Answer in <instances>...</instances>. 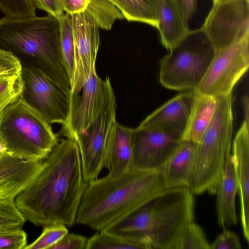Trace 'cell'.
<instances>
[{"label": "cell", "instance_id": "obj_1", "mask_svg": "<svg viewBox=\"0 0 249 249\" xmlns=\"http://www.w3.org/2000/svg\"><path fill=\"white\" fill-rule=\"evenodd\" d=\"M42 164L37 178L15 198L16 205L26 220L36 226H72L88 184L76 142L61 140Z\"/></svg>", "mask_w": 249, "mask_h": 249}, {"label": "cell", "instance_id": "obj_2", "mask_svg": "<svg viewBox=\"0 0 249 249\" xmlns=\"http://www.w3.org/2000/svg\"><path fill=\"white\" fill-rule=\"evenodd\" d=\"M160 172L131 168L88 183L76 223L100 231L142 207L165 191Z\"/></svg>", "mask_w": 249, "mask_h": 249}, {"label": "cell", "instance_id": "obj_3", "mask_svg": "<svg viewBox=\"0 0 249 249\" xmlns=\"http://www.w3.org/2000/svg\"><path fill=\"white\" fill-rule=\"evenodd\" d=\"M0 49L14 55L22 68L39 69L70 91L58 18L49 14L44 17L5 16L0 19Z\"/></svg>", "mask_w": 249, "mask_h": 249}, {"label": "cell", "instance_id": "obj_4", "mask_svg": "<svg viewBox=\"0 0 249 249\" xmlns=\"http://www.w3.org/2000/svg\"><path fill=\"white\" fill-rule=\"evenodd\" d=\"M194 194L185 187L166 189L104 231L145 242L151 249H176L183 229L194 220Z\"/></svg>", "mask_w": 249, "mask_h": 249}, {"label": "cell", "instance_id": "obj_5", "mask_svg": "<svg viewBox=\"0 0 249 249\" xmlns=\"http://www.w3.org/2000/svg\"><path fill=\"white\" fill-rule=\"evenodd\" d=\"M213 119L197 143L189 188L194 194L215 193L233 132L231 93L215 97Z\"/></svg>", "mask_w": 249, "mask_h": 249}, {"label": "cell", "instance_id": "obj_6", "mask_svg": "<svg viewBox=\"0 0 249 249\" xmlns=\"http://www.w3.org/2000/svg\"><path fill=\"white\" fill-rule=\"evenodd\" d=\"M0 141L14 157L42 161L59 140L51 124L19 98L0 113Z\"/></svg>", "mask_w": 249, "mask_h": 249}, {"label": "cell", "instance_id": "obj_7", "mask_svg": "<svg viewBox=\"0 0 249 249\" xmlns=\"http://www.w3.org/2000/svg\"><path fill=\"white\" fill-rule=\"evenodd\" d=\"M160 60V81L167 89L195 90L204 77L216 50L201 28L190 30Z\"/></svg>", "mask_w": 249, "mask_h": 249}, {"label": "cell", "instance_id": "obj_8", "mask_svg": "<svg viewBox=\"0 0 249 249\" xmlns=\"http://www.w3.org/2000/svg\"><path fill=\"white\" fill-rule=\"evenodd\" d=\"M20 98L49 124H64L69 112L71 93L39 69L22 67Z\"/></svg>", "mask_w": 249, "mask_h": 249}, {"label": "cell", "instance_id": "obj_9", "mask_svg": "<svg viewBox=\"0 0 249 249\" xmlns=\"http://www.w3.org/2000/svg\"><path fill=\"white\" fill-rule=\"evenodd\" d=\"M249 66V36L217 50L196 92L216 97L231 93Z\"/></svg>", "mask_w": 249, "mask_h": 249}, {"label": "cell", "instance_id": "obj_10", "mask_svg": "<svg viewBox=\"0 0 249 249\" xmlns=\"http://www.w3.org/2000/svg\"><path fill=\"white\" fill-rule=\"evenodd\" d=\"M183 134L140 124L132 129L131 168L160 172L183 140Z\"/></svg>", "mask_w": 249, "mask_h": 249}, {"label": "cell", "instance_id": "obj_11", "mask_svg": "<svg viewBox=\"0 0 249 249\" xmlns=\"http://www.w3.org/2000/svg\"><path fill=\"white\" fill-rule=\"evenodd\" d=\"M116 107L115 95L111 87L96 119L87 129L73 139L79 150L84 179L88 183L96 179L105 167L106 145L111 128L116 121Z\"/></svg>", "mask_w": 249, "mask_h": 249}, {"label": "cell", "instance_id": "obj_12", "mask_svg": "<svg viewBox=\"0 0 249 249\" xmlns=\"http://www.w3.org/2000/svg\"><path fill=\"white\" fill-rule=\"evenodd\" d=\"M201 28L216 51L249 36V0L213 4Z\"/></svg>", "mask_w": 249, "mask_h": 249}, {"label": "cell", "instance_id": "obj_13", "mask_svg": "<svg viewBox=\"0 0 249 249\" xmlns=\"http://www.w3.org/2000/svg\"><path fill=\"white\" fill-rule=\"evenodd\" d=\"M75 58L70 82V93L79 92L86 81L96 70L100 46V29L95 17L89 11L71 15Z\"/></svg>", "mask_w": 249, "mask_h": 249}, {"label": "cell", "instance_id": "obj_14", "mask_svg": "<svg viewBox=\"0 0 249 249\" xmlns=\"http://www.w3.org/2000/svg\"><path fill=\"white\" fill-rule=\"evenodd\" d=\"M108 77L102 79L94 70L85 83L79 92L71 94L68 117L62 125L59 134L73 139L87 129L102 110L110 88Z\"/></svg>", "mask_w": 249, "mask_h": 249}, {"label": "cell", "instance_id": "obj_15", "mask_svg": "<svg viewBox=\"0 0 249 249\" xmlns=\"http://www.w3.org/2000/svg\"><path fill=\"white\" fill-rule=\"evenodd\" d=\"M231 161L238 185L240 220L243 235L249 242V118H245L232 144Z\"/></svg>", "mask_w": 249, "mask_h": 249}, {"label": "cell", "instance_id": "obj_16", "mask_svg": "<svg viewBox=\"0 0 249 249\" xmlns=\"http://www.w3.org/2000/svg\"><path fill=\"white\" fill-rule=\"evenodd\" d=\"M42 160L14 157L7 151L0 156V198L15 199L37 178Z\"/></svg>", "mask_w": 249, "mask_h": 249}, {"label": "cell", "instance_id": "obj_17", "mask_svg": "<svg viewBox=\"0 0 249 249\" xmlns=\"http://www.w3.org/2000/svg\"><path fill=\"white\" fill-rule=\"evenodd\" d=\"M195 98V90L182 92L147 116L141 124L184 134L193 110Z\"/></svg>", "mask_w": 249, "mask_h": 249}, {"label": "cell", "instance_id": "obj_18", "mask_svg": "<svg viewBox=\"0 0 249 249\" xmlns=\"http://www.w3.org/2000/svg\"><path fill=\"white\" fill-rule=\"evenodd\" d=\"M132 129L117 121L112 126L105 150V167L108 169L107 175L118 176L131 169Z\"/></svg>", "mask_w": 249, "mask_h": 249}, {"label": "cell", "instance_id": "obj_19", "mask_svg": "<svg viewBox=\"0 0 249 249\" xmlns=\"http://www.w3.org/2000/svg\"><path fill=\"white\" fill-rule=\"evenodd\" d=\"M157 16L156 28L162 44L168 50L188 34V21L178 0H158Z\"/></svg>", "mask_w": 249, "mask_h": 249}, {"label": "cell", "instance_id": "obj_20", "mask_svg": "<svg viewBox=\"0 0 249 249\" xmlns=\"http://www.w3.org/2000/svg\"><path fill=\"white\" fill-rule=\"evenodd\" d=\"M231 150L227 155L224 168L218 181L216 211L219 226L226 228L236 225L238 219L235 208V198L238 185L231 158Z\"/></svg>", "mask_w": 249, "mask_h": 249}, {"label": "cell", "instance_id": "obj_21", "mask_svg": "<svg viewBox=\"0 0 249 249\" xmlns=\"http://www.w3.org/2000/svg\"><path fill=\"white\" fill-rule=\"evenodd\" d=\"M197 143L182 140L160 172L166 188L189 187Z\"/></svg>", "mask_w": 249, "mask_h": 249}, {"label": "cell", "instance_id": "obj_22", "mask_svg": "<svg viewBox=\"0 0 249 249\" xmlns=\"http://www.w3.org/2000/svg\"><path fill=\"white\" fill-rule=\"evenodd\" d=\"M193 110L183 140L198 143L211 122L216 108V98L196 92Z\"/></svg>", "mask_w": 249, "mask_h": 249}, {"label": "cell", "instance_id": "obj_23", "mask_svg": "<svg viewBox=\"0 0 249 249\" xmlns=\"http://www.w3.org/2000/svg\"><path fill=\"white\" fill-rule=\"evenodd\" d=\"M128 21L140 22L156 28L158 0H107Z\"/></svg>", "mask_w": 249, "mask_h": 249}, {"label": "cell", "instance_id": "obj_24", "mask_svg": "<svg viewBox=\"0 0 249 249\" xmlns=\"http://www.w3.org/2000/svg\"><path fill=\"white\" fill-rule=\"evenodd\" d=\"M151 249L146 243L111 234L98 231L88 238L86 249Z\"/></svg>", "mask_w": 249, "mask_h": 249}, {"label": "cell", "instance_id": "obj_25", "mask_svg": "<svg viewBox=\"0 0 249 249\" xmlns=\"http://www.w3.org/2000/svg\"><path fill=\"white\" fill-rule=\"evenodd\" d=\"M58 19L60 25L62 56L71 82L75 58V49L71 15L65 13Z\"/></svg>", "mask_w": 249, "mask_h": 249}, {"label": "cell", "instance_id": "obj_26", "mask_svg": "<svg viewBox=\"0 0 249 249\" xmlns=\"http://www.w3.org/2000/svg\"><path fill=\"white\" fill-rule=\"evenodd\" d=\"M21 72L0 75V113L20 97L23 88Z\"/></svg>", "mask_w": 249, "mask_h": 249}, {"label": "cell", "instance_id": "obj_27", "mask_svg": "<svg viewBox=\"0 0 249 249\" xmlns=\"http://www.w3.org/2000/svg\"><path fill=\"white\" fill-rule=\"evenodd\" d=\"M86 10L96 18L100 28L109 30L117 19L123 18L119 11L107 0H90Z\"/></svg>", "mask_w": 249, "mask_h": 249}, {"label": "cell", "instance_id": "obj_28", "mask_svg": "<svg viewBox=\"0 0 249 249\" xmlns=\"http://www.w3.org/2000/svg\"><path fill=\"white\" fill-rule=\"evenodd\" d=\"M210 245L202 228L192 221L183 229L176 249H210Z\"/></svg>", "mask_w": 249, "mask_h": 249}, {"label": "cell", "instance_id": "obj_29", "mask_svg": "<svg viewBox=\"0 0 249 249\" xmlns=\"http://www.w3.org/2000/svg\"><path fill=\"white\" fill-rule=\"evenodd\" d=\"M68 233L67 226L53 224L43 227L41 234L24 249H50Z\"/></svg>", "mask_w": 249, "mask_h": 249}, {"label": "cell", "instance_id": "obj_30", "mask_svg": "<svg viewBox=\"0 0 249 249\" xmlns=\"http://www.w3.org/2000/svg\"><path fill=\"white\" fill-rule=\"evenodd\" d=\"M26 221L16 206L15 199L0 198V230L21 228Z\"/></svg>", "mask_w": 249, "mask_h": 249}, {"label": "cell", "instance_id": "obj_31", "mask_svg": "<svg viewBox=\"0 0 249 249\" xmlns=\"http://www.w3.org/2000/svg\"><path fill=\"white\" fill-rule=\"evenodd\" d=\"M36 9L33 0H0V10L5 17L34 16Z\"/></svg>", "mask_w": 249, "mask_h": 249}, {"label": "cell", "instance_id": "obj_32", "mask_svg": "<svg viewBox=\"0 0 249 249\" xmlns=\"http://www.w3.org/2000/svg\"><path fill=\"white\" fill-rule=\"evenodd\" d=\"M27 235L21 228L0 230V249H24Z\"/></svg>", "mask_w": 249, "mask_h": 249}, {"label": "cell", "instance_id": "obj_33", "mask_svg": "<svg viewBox=\"0 0 249 249\" xmlns=\"http://www.w3.org/2000/svg\"><path fill=\"white\" fill-rule=\"evenodd\" d=\"M210 245V249H241V244L237 235L226 228Z\"/></svg>", "mask_w": 249, "mask_h": 249}, {"label": "cell", "instance_id": "obj_34", "mask_svg": "<svg viewBox=\"0 0 249 249\" xmlns=\"http://www.w3.org/2000/svg\"><path fill=\"white\" fill-rule=\"evenodd\" d=\"M87 240L83 235L68 233L50 249H86Z\"/></svg>", "mask_w": 249, "mask_h": 249}, {"label": "cell", "instance_id": "obj_35", "mask_svg": "<svg viewBox=\"0 0 249 249\" xmlns=\"http://www.w3.org/2000/svg\"><path fill=\"white\" fill-rule=\"evenodd\" d=\"M21 69L19 61L14 55L0 49V75L18 72Z\"/></svg>", "mask_w": 249, "mask_h": 249}, {"label": "cell", "instance_id": "obj_36", "mask_svg": "<svg viewBox=\"0 0 249 249\" xmlns=\"http://www.w3.org/2000/svg\"><path fill=\"white\" fill-rule=\"evenodd\" d=\"M36 8L58 18L64 14L61 0H33Z\"/></svg>", "mask_w": 249, "mask_h": 249}, {"label": "cell", "instance_id": "obj_37", "mask_svg": "<svg viewBox=\"0 0 249 249\" xmlns=\"http://www.w3.org/2000/svg\"><path fill=\"white\" fill-rule=\"evenodd\" d=\"M61 1L64 12L72 15L85 11L90 0H61Z\"/></svg>", "mask_w": 249, "mask_h": 249}, {"label": "cell", "instance_id": "obj_38", "mask_svg": "<svg viewBox=\"0 0 249 249\" xmlns=\"http://www.w3.org/2000/svg\"><path fill=\"white\" fill-rule=\"evenodd\" d=\"M186 19L189 21L197 8L196 0H178Z\"/></svg>", "mask_w": 249, "mask_h": 249}, {"label": "cell", "instance_id": "obj_39", "mask_svg": "<svg viewBox=\"0 0 249 249\" xmlns=\"http://www.w3.org/2000/svg\"><path fill=\"white\" fill-rule=\"evenodd\" d=\"M6 151L7 148L5 145L0 141V156Z\"/></svg>", "mask_w": 249, "mask_h": 249}, {"label": "cell", "instance_id": "obj_40", "mask_svg": "<svg viewBox=\"0 0 249 249\" xmlns=\"http://www.w3.org/2000/svg\"><path fill=\"white\" fill-rule=\"evenodd\" d=\"M227 0H213V4H215V3L222 2L227 1Z\"/></svg>", "mask_w": 249, "mask_h": 249}]
</instances>
